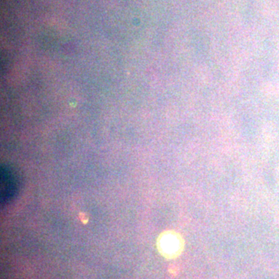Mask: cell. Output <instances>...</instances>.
Here are the masks:
<instances>
[{"mask_svg": "<svg viewBox=\"0 0 279 279\" xmlns=\"http://www.w3.org/2000/svg\"><path fill=\"white\" fill-rule=\"evenodd\" d=\"M0 200L2 206L8 204L18 193L19 181L17 175L9 166H1L0 168Z\"/></svg>", "mask_w": 279, "mask_h": 279, "instance_id": "cell-1", "label": "cell"}, {"mask_svg": "<svg viewBox=\"0 0 279 279\" xmlns=\"http://www.w3.org/2000/svg\"><path fill=\"white\" fill-rule=\"evenodd\" d=\"M164 250L167 254H177L181 248V240L176 234L166 235L163 240Z\"/></svg>", "mask_w": 279, "mask_h": 279, "instance_id": "cell-2", "label": "cell"}]
</instances>
